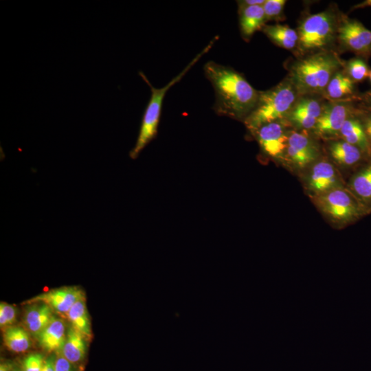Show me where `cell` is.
I'll use <instances>...</instances> for the list:
<instances>
[{"instance_id": "cell-1", "label": "cell", "mask_w": 371, "mask_h": 371, "mask_svg": "<svg viewBox=\"0 0 371 371\" xmlns=\"http://www.w3.org/2000/svg\"><path fill=\"white\" fill-rule=\"evenodd\" d=\"M203 70L214 89V111L219 115L245 120L256 106L260 92L229 67L209 61Z\"/></svg>"}, {"instance_id": "cell-2", "label": "cell", "mask_w": 371, "mask_h": 371, "mask_svg": "<svg viewBox=\"0 0 371 371\" xmlns=\"http://www.w3.org/2000/svg\"><path fill=\"white\" fill-rule=\"evenodd\" d=\"M217 38L218 36H215L177 76L161 88L153 87L146 75L142 71H139V76L149 86L151 95L142 116L136 143L129 152V156L131 159L137 158L142 150L157 136L163 101L167 91L179 82L201 58L211 49Z\"/></svg>"}, {"instance_id": "cell-3", "label": "cell", "mask_w": 371, "mask_h": 371, "mask_svg": "<svg viewBox=\"0 0 371 371\" xmlns=\"http://www.w3.org/2000/svg\"><path fill=\"white\" fill-rule=\"evenodd\" d=\"M340 62L329 53H319L297 61L292 69L294 85L302 93L326 89L339 67Z\"/></svg>"}, {"instance_id": "cell-4", "label": "cell", "mask_w": 371, "mask_h": 371, "mask_svg": "<svg viewBox=\"0 0 371 371\" xmlns=\"http://www.w3.org/2000/svg\"><path fill=\"white\" fill-rule=\"evenodd\" d=\"M293 85L282 83L277 87L260 92L256 106L244 120L247 127L254 132L261 126L277 122L289 112L295 104Z\"/></svg>"}, {"instance_id": "cell-5", "label": "cell", "mask_w": 371, "mask_h": 371, "mask_svg": "<svg viewBox=\"0 0 371 371\" xmlns=\"http://www.w3.org/2000/svg\"><path fill=\"white\" fill-rule=\"evenodd\" d=\"M336 30V19L330 12L307 16L298 28L300 49L308 52L324 48L331 43Z\"/></svg>"}, {"instance_id": "cell-6", "label": "cell", "mask_w": 371, "mask_h": 371, "mask_svg": "<svg viewBox=\"0 0 371 371\" xmlns=\"http://www.w3.org/2000/svg\"><path fill=\"white\" fill-rule=\"evenodd\" d=\"M341 45L359 57L371 56V31L361 22L344 16L337 28Z\"/></svg>"}, {"instance_id": "cell-7", "label": "cell", "mask_w": 371, "mask_h": 371, "mask_svg": "<svg viewBox=\"0 0 371 371\" xmlns=\"http://www.w3.org/2000/svg\"><path fill=\"white\" fill-rule=\"evenodd\" d=\"M316 201L325 214L339 221L351 220L359 212L354 199L341 188L318 194Z\"/></svg>"}, {"instance_id": "cell-8", "label": "cell", "mask_w": 371, "mask_h": 371, "mask_svg": "<svg viewBox=\"0 0 371 371\" xmlns=\"http://www.w3.org/2000/svg\"><path fill=\"white\" fill-rule=\"evenodd\" d=\"M85 293L78 286H63L49 290L23 302L24 304L43 302L54 313L66 318L67 313L76 302L85 296Z\"/></svg>"}, {"instance_id": "cell-9", "label": "cell", "mask_w": 371, "mask_h": 371, "mask_svg": "<svg viewBox=\"0 0 371 371\" xmlns=\"http://www.w3.org/2000/svg\"><path fill=\"white\" fill-rule=\"evenodd\" d=\"M254 133L262 150L272 157H280L287 148L289 136L278 122L264 124Z\"/></svg>"}, {"instance_id": "cell-10", "label": "cell", "mask_w": 371, "mask_h": 371, "mask_svg": "<svg viewBox=\"0 0 371 371\" xmlns=\"http://www.w3.org/2000/svg\"><path fill=\"white\" fill-rule=\"evenodd\" d=\"M349 114L350 106L346 104H338L326 107L314 126L316 133L322 136H330L340 133Z\"/></svg>"}, {"instance_id": "cell-11", "label": "cell", "mask_w": 371, "mask_h": 371, "mask_svg": "<svg viewBox=\"0 0 371 371\" xmlns=\"http://www.w3.org/2000/svg\"><path fill=\"white\" fill-rule=\"evenodd\" d=\"M67 326L61 318L54 317L36 338L40 347L49 354L60 353L67 336Z\"/></svg>"}, {"instance_id": "cell-12", "label": "cell", "mask_w": 371, "mask_h": 371, "mask_svg": "<svg viewBox=\"0 0 371 371\" xmlns=\"http://www.w3.org/2000/svg\"><path fill=\"white\" fill-rule=\"evenodd\" d=\"M308 186L318 194L341 188L335 170L325 161H319L313 166L308 179Z\"/></svg>"}, {"instance_id": "cell-13", "label": "cell", "mask_w": 371, "mask_h": 371, "mask_svg": "<svg viewBox=\"0 0 371 371\" xmlns=\"http://www.w3.org/2000/svg\"><path fill=\"white\" fill-rule=\"evenodd\" d=\"M27 305L23 315L25 328L36 338L55 317L54 312L43 302H34Z\"/></svg>"}, {"instance_id": "cell-14", "label": "cell", "mask_w": 371, "mask_h": 371, "mask_svg": "<svg viewBox=\"0 0 371 371\" xmlns=\"http://www.w3.org/2000/svg\"><path fill=\"white\" fill-rule=\"evenodd\" d=\"M287 154L297 165L304 166L317 156V150L312 142L302 133H292L288 138Z\"/></svg>"}, {"instance_id": "cell-15", "label": "cell", "mask_w": 371, "mask_h": 371, "mask_svg": "<svg viewBox=\"0 0 371 371\" xmlns=\"http://www.w3.org/2000/svg\"><path fill=\"white\" fill-rule=\"evenodd\" d=\"M322 112V106L317 100L304 98L292 107L289 118L297 126L308 129L314 128Z\"/></svg>"}, {"instance_id": "cell-16", "label": "cell", "mask_w": 371, "mask_h": 371, "mask_svg": "<svg viewBox=\"0 0 371 371\" xmlns=\"http://www.w3.org/2000/svg\"><path fill=\"white\" fill-rule=\"evenodd\" d=\"M88 341L85 336L70 325L60 354L74 366H80L86 357Z\"/></svg>"}, {"instance_id": "cell-17", "label": "cell", "mask_w": 371, "mask_h": 371, "mask_svg": "<svg viewBox=\"0 0 371 371\" xmlns=\"http://www.w3.org/2000/svg\"><path fill=\"white\" fill-rule=\"evenodd\" d=\"M239 25L242 36L249 39L266 21L262 5L238 7Z\"/></svg>"}, {"instance_id": "cell-18", "label": "cell", "mask_w": 371, "mask_h": 371, "mask_svg": "<svg viewBox=\"0 0 371 371\" xmlns=\"http://www.w3.org/2000/svg\"><path fill=\"white\" fill-rule=\"evenodd\" d=\"M340 133L345 142L357 147L363 153H370L371 144L361 121L357 117H349L344 122Z\"/></svg>"}, {"instance_id": "cell-19", "label": "cell", "mask_w": 371, "mask_h": 371, "mask_svg": "<svg viewBox=\"0 0 371 371\" xmlns=\"http://www.w3.org/2000/svg\"><path fill=\"white\" fill-rule=\"evenodd\" d=\"M4 346L14 353H24L32 346L30 333L20 326H11L3 330Z\"/></svg>"}, {"instance_id": "cell-20", "label": "cell", "mask_w": 371, "mask_h": 371, "mask_svg": "<svg viewBox=\"0 0 371 371\" xmlns=\"http://www.w3.org/2000/svg\"><path fill=\"white\" fill-rule=\"evenodd\" d=\"M67 319L71 326L85 336L89 340L91 339V324L88 313L85 295L78 300L67 313Z\"/></svg>"}, {"instance_id": "cell-21", "label": "cell", "mask_w": 371, "mask_h": 371, "mask_svg": "<svg viewBox=\"0 0 371 371\" xmlns=\"http://www.w3.org/2000/svg\"><path fill=\"white\" fill-rule=\"evenodd\" d=\"M262 30L270 40L284 49H293L298 43L297 32L286 25H265Z\"/></svg>"}, {"instance_id": "cell-22", "label": "cell", "mask_w": 371, "mask_h": 371, "mask_svg": "<svg viewBox=\"0 0 371 371\" xmlns=\"http://www.w3.org/2000/svg\"><path fill=\"white\" fill-rule=\"evenodd\" d=\"M326 91L328 96L333 99L348 97L355 93V82L346 74L337 71L330 79Z\"/></svg>"}, {"instance_id": "cell-23", "label": "cell", "mask_w": 371, "mask_h": 371, "mask_svg": "<svg viewBox=\"0 0 371 371\" xmlns=\"http://www.w3.org/2000/svg\"><path fill=\"white\" fill-rule=\"evenodd\" d=\"M332 157L339 164L351 166L356 164L361 157V151L356 146L345 142H336L330 146Z\"/></svg>"}, {"instance_id": "cell-24", "label": "cell", "mask_w": 371, "mask_h": 371, "mask_svg": "<svg viewBox=\"0 0 371 371\" xmlns=\"http://www.w3.org/2000/svg\"><path fill=\"white\" fill-rule=\"evenodd\" d=\"M351 186L353 191L361 199H371V165L353 177Z\"/></svg>"}, {"instance_id": "cell-25", "label": "cell", "mask_w": 371, "mask_h": 371, "mask_svg": "<svg viewBox=\"0 0 371 371\" xmlns=\"http://www.w3.org/2000/svg\"><path fill=\"white\" fill-rule=\"evenodd\" d=\"M370 69L363 58L356 57L346 64V74L355 83L368 78Z\"/></svg>"}, {"instance_id": "cell-26", "label": "cell", "mask_w": 371, "mask_h": 371, "mask_svg": "<svg viewBox=\"0 0 371 371\" xmlns=\"http://www.w3.org/2000/svg\"><path fill=\"white\" fill-rule=\"evenodd\" d=\"M16 308L5 302L0 303V326L2 330L13 326L16 321Z\"/></svg>"}, {"instance_id": "cell-27", "label": "cell", "mask_w": 371, "mask_h": 371, "mask_svg": "<svg viewBox=\"0 0 371 371\" xmlns=\"http://www.w3.org/2000/svg\"><path fill=\"white\" fill-rule=\"evenodd\" d=\"M45 357L39 352L26 355L21 362L22 371H41Z\"/></svg>"}, {"instance_id": "cell-28", "label": "cell", "mask_w": 371, "mask_h": 371, "mask_svg": "<svg viewBox=\"0 0 371 371\" xmlns=\"http://www.w3.org/2000/svg\"><path fill=\"white\" fill-rule=\"evenodd\" d=\"M286 3L284 0H267L262 5L266 21L279 16Z\"/></svg>"}, {"instance_id": "cell-29", "label": "cell", "mask_w": 371, "mask_h": 371, "mask_svg": "<svg viewBox=\"0 0 371 371\" xmlns=\"http://www.w3.org/2000/svg\"><path fill=\"white\" fill-rule=\"evenodd\" d=\"M76 366L67 360L60 353L57 354L55 371H77Z\"/></svg>"}, {"instance_id": "cell-30", "label": "cell", "mask_w": 371, "mask_h": 371, "mask_svg": "<svg viewBox=\"0 0 371 371\" xmlns=\"http://www.w3.org/2000/svg\"><path fill=\"white\" fill-rule=\"evenodd\" d=\"M56 353H51L45 357L41 371H55Z\"/></svg>"}, {"instance_id": "cell-31", "label": "cell", "mask_w": 371, "mask_h": 371, "mask_svg": "<svg viewBox=\"0 0 371 371\" xmlns=\"http://www.w3.org/2000/svg\"><path fill=\"white\" fill-rule=\"evenodd\" d=\"M363 118V121H362L361 123L363 124L364 131L366 133L368 140L371 144V113L366 115Z\"/></svg>"}, {"instance_id": "cell-32", "label": "cell", "mask_w": 371, "mask_h": 371, "mask_svg": "<svg viewBox=\"0 0 371 371\" xmlns=\"http://www.w3.org/2000/svg\"><path fill=\"white\" fill-rule=\"evenodd\" d=\"M14 365V362L1 358L0 362V371H12Z\"/></svg>"}, {"instance_id": "cell-33", "label": "cell", "mask_w": 371, "mask_h": 371, "mask_svg": "<svg viewBox=\"0 0 371 371\" xmlns=\"http://www.w3.org/2000/svg\"><path fill=\"white\" fill-rule=\"evenodd\" d=\"M265 0H246L238 1V7L263 5Z\"/></svg>"}, {"instance_id": "cell-34", "label": "cell", "mask_w": 371, "mask_h": 371, "mask_svg": "<svg viewBox=\"0 0 371 371\" xmlns=\"http://www.w3.org/2000/svg\"><path fill=\"white\" fill-rule=\"evenodd\" d=\"M364 102L366 104L365 108L367 110L371 111V90L368 91L363 96Z\"/></svg>"}, {"instance_id": "cell-35", "label": "cell", "mask_w": 371, "mask_h": 371, "mask_svg": "<svg viewBox=\"0 0 371 371\" xmlns=\"http://www.w3.org/2000/svg\"><path fill=\"white\" fill-rule=\"evenodd\" d=\"M371 7V0H366L361 3L355 5L352 10Z\"/></svg>"}, {"instance_id": "cell-36", "label": "cell", "mask_w": 371, "mask_h": 371, "mask_svg": "<svg viewBox=\"0 0 371 371\" xmlns=\"http://www.w3.org/2000/svg\"><path fill=\"white\" fill-rule=\"evenodd\" d=\"M12 371H22V369H21L20 366H18V365L14 363Z\"/></svg>"}, {"instance_id": "cell-37", "label": "cell", "mask_w": 371, "mask_h": 371, "mask_svg": "<svg viewBox=\"0 0 371 371\" xmlns=\"http://www.w3.org/2000/svg\"><path fill=\"white\" fill-rule=\"evenodd\" d=\"M368 78H369L370 81V82H371V69H370V71Z\"/></svg>"}]
</instances>
